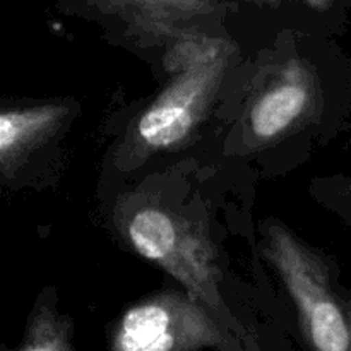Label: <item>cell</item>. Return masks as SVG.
<instances>
[{
  "mask_svg": "<svg viewBox=\"0 0 351 351\" xmlns=\"http://www.w3.org/2000/svg\"><path fill=\"white\" fill-rule=\"evenodd\" d=\"M233 47L213 36H187L168 55L171 79L137 120L136 132L149 149L187 139L201 122L228 69Z\"/></svg>",
  "mask_w": 351,
  "mask_h": 351,
  "instance_id": "1",
  "label": "cell"
},
{
  "mask_svg": "<svg viewBox=\"0 0 351 351\" xmlns=\"http://www.w3.org/2000/svg\"><path fill=\"white\" fill-rule=\"evenodd\" d=\"M123 233L139 256L175 278L191 297L211 311L221 308L215 249L202 230L160 202L132 206Z\"/></svg>",
  "mask_w": 351,
  "mask_h": 351,
  "instance_id": "2",
  "label": "cell"
},
{
  "mask_svg": "<svg viewBox=\"0 0 351 351\" xmlns=\"http://www.w3.org/2000/svg\"><path fill=\"white\" fill-rule=\"evenodd\" d=\"M266 256L297 307L312 351H351L348 319L317 257L274 223L266 230Z\"/></svg>",
  "mask_w": 351,
  "mask_h": 351,
  "instance_id": "3",
  "label": "cell"
},
{
  "mask_svg": "<svg viewBox=\"0 0 351 351\" xmlns=\"http://www.w3.org/2000/svg\"><path fill=\"white\" fill-rule=\"evenodd\" d=\"M226 338L209 308L189 293L167 291L132 305L120 317L112 351H199Z\"/></svg>",
  "mask_w": 351,
  "mask_h": 351,
  "instance_id": "4",
  "label": "cell"
},
{
  "mask_svg": "<svg viewBox=\"0 0 351 351\" xmlns=\"http://www.w3.org/2000/svg\"><path fill=\"white\" fill-rule=\"evenodd\" d=\"M314 82L302 62L291 60L254 101L249 125L261 141H273L291 129L311 108Z\"/></svg>",
  "mask_w": 351,
  "mask_h": 351,
  "instance_id": "5",
  "label": "cell"
},
{
  "mask_svg": "<svg viewBox=\"0 0 351 351\" xmlns=\"http://www.w3.org/2000/svg\"><path fill=\"white\" fill-rule=\"evenodd\" d=\"M67 115L69 106L64 103L0 108V177L45 143Z\"/></svg>",
  "mask_w": 351,
  "mask_h": 351,
  "instance_id": "6",
  "label": "cell"
},
{
  "mask_svg": "<svg viewBox=\"0 0 351 351\" xmlns=\"http://www.w3.org/2000/svg\"><path fill=\"white\" fill-rule=\"evenodd\" d=\"M91 5L108 12L122 14L127 19L151 29H170L177 21L209 14L211 0H88Z\"/></svg>",
  "mask_w": 351,
  "mask_h": 351,
  "instance_id": "7",
  "label": "cell"
},
{
  "mask_svg": "<svg viewBox=\"0 0 351 351\" xmlns=\"http://www.w3.org/2000/svg\"><path fill=\"white\" fill-rule=\"evenodd\" d=\"M0 351H72L71 324L53 308L40 307L31 315L19 348L9 350L0 346Z\"/></svg>",
  "mask_w": 351,
  "mask_h": 351,
  "instance_id": "8",
  "label": "cell"
},
{
  "mask_svg": "<svg viewBox=\"0 0 351 351\" xmlns=\"http://www.w3.org/2000/svg\"><path fill=\"white\" fill-rule=\"evenodd\" d=\"M308 3H311L312 7H315V9H324L326 3H328V0H307Z\"/></svg>",
  "mask_w": 351,
  "mask_h": 351,
  "instance_id": "9",
  "label": "cell"
},
{
  "mask_svg": "<svg viewBox=\"0 0 351 351\" xmlns=\"http://www.w3.org/2000/svg\"><path fill=\"white\" fill-rule=\"evenodd\" d=\"M264 3H269V5H276L278 3V0H263Z\"/></svg>",
  "mask_w": 351,
  "mask_h": 351,
  "instance_id": "10",
  "label": "cell"
},
{
  "mask_svg": "<svg viewBox=\"0 0 351 351\" xmlns=\"http://www.w3.org/2000/svg\"><path fill=\"white\" fill-rule=\"evenodd\" d=\"M348 326H350V339H351V305H350V319H348Z\"/></svg>",
  "mask_w": 351,
  "mask_h": 351,
  "instance_id": "11",
  "label": "cell"
}]
</instances>
